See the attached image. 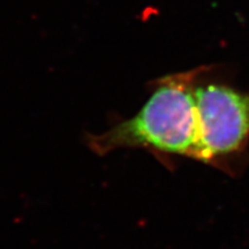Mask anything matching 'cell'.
Returning <instances> with one entry per match:
<instances>
[{"label": "cell", "instance_id": "cell-1", "mask_svg": "<svg viewBox=\"0 0 249 249\" xmlns=\"http://www.w3.org/2000/svg\"><path fill=\"white\" fill-rule=\"evenodd\" d=\"M207 68L165 76L141 110L128 120L88 139L98 155L121 148H143L197 160L198 113L196 81Z\"/></svg>", "mask_w": 249, "mask_h": 249}, {"label": "cell", "instance_id": "cell-2", "mask_svg": "<svg viewBox=\"0 0 249 249\" xmlns=\"http://www.w3.org/2000/svg\"><path fill=\"white\" fill-rule=\"evenodd\" d=\"M198 161L219 165L249 141V93L224 85H196Z\"/></svg>", "mask_w": 249, "mask_h": 249}]
</instances>
